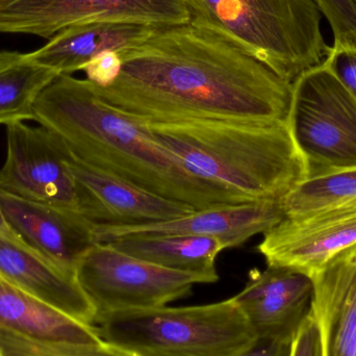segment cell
<instances>
[{
    "label": "cell",
    "mask_w": 356,
    "mask_h": 356,
    "mask_svg": "<svg viewBox=\"0 0 356 356\" xmlns=\"http://www.w3.org/2000/svg\"><path fill=\"white\" fill-rule=\"evenodd\" d=\"M122 67L106 104L143 122L190 119L288 121L293 83L213 33L191 24L161 27L119 52Z\"/></svg>",
    "instance_id": "cell-1"
},
{
    "label": "cell",
    "mask_w": 356,
    "mask_h": 356,
    "mask_svg": "<svg viewBox=\"0 0 356 356\" xmlns=\"http://www.w3.org/2000/svg\"><path fill=\"white\" fill-rule=\"evenodd\" d=\"M83 356H138L102 342L96 345H81Z\"/></svg>",
    "instance_id": "cell-28"
},
{
    "label": "cell",
    "mask_w": 356,
    "mask_h": 356,
    "mask_svg": "<svg viewBox=\"0 0 356 356\" xmlns=\"http://www.w3.org/2000/svg\"><path fill=\"white\" fill-rule=\"evenodd\" d=\"M108 243L148 263L200 276L207 284L219 280L216 259L225 249L221 241L207 236H131Z\"/></svg>",
    "instance_id": "cell-19"
},
{
    "label": "cell",
    "mask_w": 356,
    "mask_h": 356,
    "mask_svg": "<svg viewBox=\"0 0 356 356\" xmlns=\"http://www.w3.org/2000/svg\"><path fill=\"white\" fill-rule=\"evenodd\" d=\"M289 122L309 177L356 168V97L324 63L293 83Z\"/></svg>",
    "instance_id": "cell-6"
},
{
    "label": "cell",
    "mask_w": 356,
    "mask_h": 356,
    "mask_svg": "<svg viewBox=\"0 0 356 356\" xmlns=\"http://www.w3.org/2000/svg\"><path fill=\"white\" fill-rule=\"evenodd\" d=\"M264 234L257 250L268 267L312 276L356 243V207L286 217Z\"/></svg>",
    "instance_id": "cell-11"
},
{
    "label": "cell",
    "mask_w": 356,
    "mask_h": 356,
    "mask_svg": "<svg viewBox=\"0 0 356 356\" xmlns=\"http://www.w3.org/2000/svg\"><path fill=\"white\" fill-rule=\"evenodd\" d=\"M286 218L282 200H261L215 205L188 215L154 223L108 225L96 224V243L131 236H207L221 241L224 248L240 247L249 238L265 234Z\"/></svg>",
    "instance_id": "cell-10"
},
{
    "label": "cell",
    "mask_w": 356,
    "mask_h": 356,
    "mask_svg": "<svg viewBox=\"0 0 356 356\" xmlns=\"http://www.w3.org/2000/svg\"><path fill=\"white\" fill-rule=\"evenodd\" d=\"M161 27L133 22L96 21L58 31L29 60L58 75H71L104 51L122 52L149 39Z\"/></svg>",
    "instance_id": "cell-17"
},
{
    "label": "cell",
    "mask_w": 356,
    "mask_h": 356,
    "mask_svg": "<svg viewBox=\"0 0 356 356\" xmlns=\"http://www.w3.org/2000/svg\"><path fill=\"white\" fill-rule=\"evenodd\" d=\"M311 277L324 356H356V243Z\"/></svg>",
    "instance_id": "cell-15"
},
{
    "label": "cell",
    "mask_w": 356,
    "mask_h": 356,
    "mask_svg": "<svg viewBox=\"0 0 356 356\" xmlns=\"http://www.w3.org/2000/svg\"><path fill=\"white\" fill-rule=\"evenodd\" d=\"M75 275L97 316L165 307L188 296L195 284H207L200 276L148 263L110 243L90 246L77 261Z\"/></svg>",
    "instance_id": "cell-7"
},
{
    "label": "cell",
    "mask_w": 356,
    "mask_h": 356,
    "mask_svg": "<svg viewBox=\"0 0 356 356\" xmlns=\"http://www.w3.org/2000/svg\"><path fill=\"white\" fill-rule=\"evenodd\" d=\"M0 207L10 227L31 250L76 277L77 261L96 243V224L83 216L26 200L2 190Z\"/></svg>",
    "instance_id": "cell-14"
},
{
    "label": "cell",
    "mask_w": 356,
    "mask_h": 356,
    "mask_svg": "<svg viewBox=\"0 0 356 356\" xmlns=\"http://www.w3.org/2000/svg\"><path fill=\"white\" fill-rule=\"evenodd\" d=\"M106 344L138 356H238L257 340L234 298L97 316Z\"/></svg>",
    "instance_id": "cell-5"
},
{
    "label": "cell",
    "mask_w": 356,
    "mask_h": 356,
    "mask_svg": "<svg viewBox=\"0 0 356 356\" xmlns=\"http://www.w3.org/2000/svg\"><path fill=\"white\" fill-rule=\"evenodd\" d=\"M0 275L56 311L81 323L95 324L97 312L75 276L3 238H0Z\"/></svg>",
    "instance_id": "cell-16"
},
{
    "label": "cell",
    "mask_w": 356,
    "mask_h": 356,
    "mask_svg": "<svg viewBox=\"0 0 356 356\" xmlns=\"http://www.w3.org/2000/svg\"><path fill=\"white\" fill-rule=\"evenodd\" d=\"M290 356H324L321 330L313 311L297 332L292 342Z\"/></svg>",
    "instance_id": "cell-25"
},
{
    "label": "cell",
    "mask_w": 356,
    "mask_h": 356,
    "mask_svg": "<svg viewBox=\"0 0 356 356\" xmlns=\"http://www.w3.org/2000/svg\"><path fill=\"white\" fill-rule=\"evenodd\" d=\"M63 144L65 162L85 196L86 217L94 224L154 223L196 211L190 205L156 196L102 172L77 158L64 142Z\"/></svg>",
    "instance_id": "cell-13"
},
{
    "label": "cell",
    "mask_w": 356,
    "mask_h": 356,
    "mask_svg": "<svg viewBox=\"0 0 356 356\" xmlns=\"http://www.w3.org/2000/svg\"><path fill=\"white\" fill-rule=\"evenodd\" d=\"M122 67V58L116 51H104L90 60L83 71L87 75L88 81L100 88L112 85Z\"/></svg>",
    "instance_id": "cell-24"
},
{
    "label": "cell",
    "mask_w": 356,
    "mask_h": 356,
    "mask_svg": "<svg viewBox=\"0 0 356 356\" xmlns=\"http://www.w3.org/2000/svg\"><path fill=\"white\" fill-rule=\"evenodd\" d=\"M257 339L292 343L313 307L311 276L288 268H254L232 297Z\"/></svg>",
    "instance_id": "cell-12"
},
{
    "label": "cell",
    "mask_w": 356,
    "mask_h": 356,
    "mask_svg": "<svg viewBox=\"0 0 356 356\" xmlns=\"http://www.w3.org/2000/svg\"><path fill=\"white\" fill-rule=\"evenodd\" d=\"M0 327L56 344L96 345L95 326L81 323L38 300L0 275Z\"/></svg>",
    "instance_id": "cell-18"
},
{
    "label": "cell",
    "mask_w": 356,
    "mask_h": 356,
    "mask_svg": "<svg viewBox=\"0 0 356 356\" xmlns=\"http://www.w3.org/2000/svg\"><path fill=\"white\" fill-rule=\"evenodd\" d=\"M0 356H83L81 345L56 344L0 327Z\"/></svg>",
    "instance_id": "cell-22"
},
{
    "label": "cell",
    "mask_w": 356,
    "mask_h": 356,
    "mask_svg": "<svg viewBox=\"0 0 356 356\" xmlns=\"http://www.w3.org/2000/svg\"><path fill=\"white\" fill-rule=\"evenodd\" d=\"M58 74L29 60L27 54L0 51V124L35 120V104Z\"/></svg>",
    "instance_id": "cell-20"
},
{
    "label": "cell",
    "mask_w": 356,
    "mask_h": 356,
    "mask_svg": "<svg viewBox=\"0 0 356 356\" xmlns=\"http://www.w3.org/2000/svg\"><path fill=\"white\" fill-rule=\"evenodd\" d=\"M324 64L334 71L356 97V48L332 46Z\"/></svg>",
    "instance_id": "cell-26"
},
{
    "label": "cell",
    "mask_w": 356,
    "mask_h": 356,
    "mask_svg": "<svg viewBox=\"0 0 356 356\" xmlns=\"http://www.w3.org/2000/svg\"><path fill=\"white\" fill-rule=\"evenodd\" d=\"M141 122L191 172L248 202L284 200L309 177L289 120Z\"/></svg>",
    "instance_id": "cell-3"
},
{
    "label": "cell",
    "mask_w": 356,
    "mask_h": 356,
    "mask_svg": "<svg viewBox=\"0 0 356 356\" xmlns=\"http://www.w3.org/2000/svg\"><path fill=\"white\" fill-rule=\"evenodd\" d=\"M0 190L87 218L83 190L65 162L64 144L42 127L24 122L6 127Z\"/></svg>",
    "instance_id": "cell-9"
},
{
    "label": "cell",
    "mask_w": 356,
    "mask_h": 356,
    "mask_svg": "<svg viewBox=\"0 0 356 356\" xmlns=\"http://www.w3.org/2000/svg\"><path fill=\"white\" fill-rule=\"evenodd\" d=\"M355 1H356V0H355Z\"/></svg>",
    "instance_id": "cell-30"
},
{
    "label": "cell",
    "mask_w": 356,
    "mask_h": 356,
    "mask_svg": "<svg viewBox=\"0 0 356 356\" xmlns=\"http://www.w3.org/2000/svg\"><path fill=\"white\" fill-rule=\"evenodd\" d=\"M191 24L213 33L293 83L332 46L314 0H186Z\"/></svg>",
    "instance_id": "cell-4"
},
{
    "label": "cell",
    "mask_w": 356,
    "mask_h": 356,
    "mask_svg": "<svg viewBox=\"0 0 356 356\" xmlns=\"http://www.w3.org/2000/svg\"><path fill=\"white\" fill-rule=\"evenodd\" d=\"M292 343L257 339L252 346L238 356H290Z\"/></svg>",
    "instance_id": "cell-27"
},
{
    "label": "cell",
    "mask_w": 356,
    "mask_h": 356,
    "mask_svg": "<svg viewBox=\"0 0 356 356\" xmlns=\"http://www.w3.org/2000/svg\"><path fill=\"white\" fill-rule=\"evenodd\" d=\"M282 204L286 217L356 207V168L305 178Z\"/></svg>",
    "instance_id": "cell-21"
},
{
    "label": "cell",
    "mask_w": 356,
    "mask_h": 356,
    "mask_svg": "<svg viewBox=\"0 0 356 356\" xmlns=\"http://www.w3.org/2000/svg\"><path fill=\"white\" fill-rule=\"evenodd\" d=\"M0 238L8 241V242L14 243V244L18 245V246L24 247V248L29 249V246L23 242L22 238L15 232V230L10 227L8 222L6 221V217H4L3 211H2L1 207H0ZM33 251V250H31ZM35 252V251H33Z\"/></svg>",
    "instance_id": "cell-29"
},
{
    "label": "cell",
    "mask_w": 356,
    "mask_h": 356,
    "mask_svg": "<svg viewBox=\"0 0 356 356\" xmlns=\"http://www.w3.org/2000/svg\"><path fill=\"white\" fill-rule=\"evenodd\" d=\"M35 121L90 166L156 196L196 211L248 202L191 172L141 121L106 104L88 79L56 77L35 102Z\"/></svg>",
    "instance_id": "cell-2"
},
{
    "label": "cell",
    "mask_w": 356,
    "mask_h": 356,
    "mask_svg": "<svg viewBox=\"0 0 356 356\" xmlns=\"http://www.w3.org/2000/svg\"><path fill=\"white\" fill-rule=\"evenodd\" d=\"M96 21L175 26L191 22L186 0H0V33L54 37Z\"/></svg>",
    "instance_id": "cell-8"
},
{
    "label": "cell",
    "mask_w": 356,
    "mask_h": 356,
    "mask_svg": "<svg viewBox=\"0 0 356 356\" xmlns=\"http://www.w3.org/2000/svg\"><path fill=\"white\" fill-rule=\"evenodd\" d=\"M334 33V47L356 48L355 0H314Z\"/></svg>",
    "instance_id": "cell-23"
}]
</instances>
